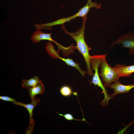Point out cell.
I'll return each mask as SVG.
<instances>
[{
	"label": "cell",
	"instance_id": "obj_1",
	"mask_svg": "<svg viewBox=\"0 0 134 134\" xmlns=\"http://www.w3.org/2000/svg\"><path fill=\"white\" fill-rule=\"evenodd\" d=\"M82 18V27L77 31L73 33L68 32L65 28L64 24L62 25L61 28L66 34L69 35L76 41V49L82 55L85 62L87 69V73L92 76L94 73L92 71L90 66V60L91 56L89 53L91 48L87 44L84 37L85 30L87 17L86 16Z\"/></svg>",
	"mask_w": 134,
	"mask_h": 134
},
{
	"label": "cell",
	"instance_id": "obj_2",
	"mask_svg": "<svg viewBox=\"0 0 134 134\" xmlns=\"http://www.w3.org/2000/svg\"><path fill=\"white\" fill-rule=\"evenodd\" d=\"M106 54L104 55L101 61L100 65L101 71L99 75L104 83V86L108 87L112 83L119 81L120 77L114 67H110L107 62Z\"/></svg>",
	"mask_w": 134,
	"mask_h": 134
},
{
	"label": "cell",
	"instance_id": "obj_3",
	"mask_svg": "<svg viewBox=\"0 0 134 134\" xmlns=\"http://www.w3.org/2000/svg\"><path fill=\"white\" fill-rule=\"evenodd\" d=\"M104 55H97L91 56L90 63L92 70H94L95 73L93 74L91 84H93L95 86H97L102 90L104 95V99L108 100L110 98L109 95L105 87L102 84L99 77L98 73V68L100 66L101 61Z\"/></svg>",
	"mask_w": 134,
	"mask_h": 134
},
{
	"label": "cell",
	"instance_id": "obj_4",
	"mask_svg": "<svg viewBox=\"0 0 134 134\" xmlns=\"http://www.w3.org/2000/svg\"><path fill=\"white\" fill-rule=\"evenodd\" d=\"M122 44V47L129 49V53L132 55L134 53V34L129 32L114 41L110 45L112 47L116 45Z\"/></svg>",
	"mask_w": 134,
	"mask_h": 134
},
{
	"label": "cell",
	"instance_id": "obj_5",
	"mask_svg": "<svg viewBox=\"0 0 134 134\" xmlns=\"http://www.w3.org/2000/svg\"><path fill=\"white\" fill-rule=\"evenodd\" d=\"M40 100L35 96L32 100L31 102L29 104H26L18 102V105L23 106L27 109L29 114L30 121L29 127L28 129V130H31L33 132V130L34 123L33 118V109L36 106L38 105L39 102Z\"/></svg>",
	"mask_w": 134,
	"mask_h": 134
},
{
	"label": "cell",
	"instance_id": "obj_6",
	"mask_svg": "<svg viewBox=\"0 0 134 134\" xmlns=\"http://www.w3.org/2000/svg\"><path fill=\"white\" fill-rule=\"evenodd\" d=\"M108 87L114 90V93L110 95L114 97L118 94L129 93L130 91L134 88V84L125 85L121 84L118 81L111 84Z\"/></svg>",
	"mask_w": 134,
	"mask_h": 134
},
{
	"label": "cell",
	"instance_id": "obj_7",
	"mask_svg": "<svg viewBox=\"0 0 134 134\" xmlns=\"http://www.w3.org/2000/svg\"><path fill=\"white\" fill-rule=\"evenodd\" d=\"M51 33H43L40 29H38L33 34L31 37V39L33 42L37 43L43 40H47L54 42L57 45L58 43L52 38Z\"/></svg>",
	"mask_w": 134,
	"mask_h": 134
},
{
	"label": "cell",
	"instance_id": "obj_8",
	"mask_svg": "<svg viewBox=\"0 0 134 134\" xmlns=\"http://www.w3.org/2000/svg\"><path fill=\"white\" fill-rule=\"evenodd\" d=\"M114 68L117 72L120 77L130 76L134 72V65L128 66L118 64Z\"/></svg>",
	"mask_w": 134,
	"mask_h": 134
},
{
	"label": "cell",
	"instance_id": "obj_9",
	"mask_svg": "<svg viewBox=\"0 0 134 134\" xmlns=\"http://www.w3.org/2000/svg\"><path fill=\"white\" fill-rule=\"evenodd\" d=\"M41 81L38 76H35L29 79H23L22 86L23 88L29 90L30 88L36 86Z\"/></svg>",
	"mask_w": 134,
	"mask_h": 134
},
{
	"label": "cell",
	"instance_id": "obj_10",
	"mask_svg": "<svg viewBox=\"0 0 134 134\" xmlns=\"http://www.w3.org/2000/svg\"><path fill=\"white\" fill-rule=\"evenodd\" d=\"M29 91V95L32 101L35 95L42 94L45 91V89L41 81L36 86L30 88Z\"/></svg>",
	"mask_w": 134,
	"mask_h": 134
},
{
	"label": "cell",
	"instance_id": "obj_11",
	"mask_svg": "<svg viewBox=\"0 0 134 134\" xmlns=\"http://www.w3.org/2000/svg\"><path fill=\"white\" fill-rule=\"evenodd\" d=\"M60 91L62 95L65 97L69 96L73 93L71 88L67 85L62 86L60 89Z\"/></svg>",
	"mask_w": 134,
	"mask_h": 134
},
{
	"label": "cell",
	"instance_id": "obj_12",
	"mask_svg": "<svg viewBox=\"0 0 134 134\" xmlns=\"http://www.w3.org/2000/svg\"><path fill=\"white\" fill-rule=\"evenodd\" d=\"M55 112L60 116H63L66 119L68 120H75L76 121H81L86 122H87L85 119L84 118L81 120L76 119H75L73 116L70 114L67 113L64 115L62 114L56 112Z\"/></svg>",
	"mask_w": 134,
	"mask_h": 134
},
{
	"label": "cell",
	"instance_id": "obj_13",
	"mask_svg": "<svg viewBox=\"0 0 134 134\" xmlns=\"http://www.w3.org/2000/svg\"><path fill=\"white\" fill-rule=\"evenodd\" d=\"M0 99L5 101H10L16 105H18V102L15 99L10 97L6 96H0Z\"/></svg>",
	"mask_w": 134,
	"mask_h": 134
}]
</instances>
